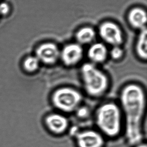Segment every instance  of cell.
<instances>
[{"instance_id":"cell-1","label":"cell","mask_w":147,"mask_h":147,"mask_svg":"<svg viewBox=\"0 0 147 147\" xmlns=\"http://www.w3.org/2000/svg\"><path fill=\"white\" fill-rule=\"evenodd\" d=\"M119 106L124 119L127 143L134 146L143 142L146 108V95L143 87L136 83L124 86L119 93Z\"/></svg>"},{"instance_id":"cell-2","label":"cell","mask_w":147,"mask_h":147,"mask_svg":"<svg viewBox=\"0 0 147 147\" xmlns=\"http://www.w3.org/2000/svg\"><path fill=\"white\" fill-rule=\"evenodd\" d=\"M95 123L98 131L105 137L115 138L123 128V116L119 104L106 102L98 107L95 113Z\"/></svg>"},{"instance_id":"cell-3","label":"cell","mask_w":147,"mask_h":147,"mask_svg":"<svg viewBox=\"0 0 147 147\" xmlns=\"http://www.w3.org/2000/svg\"><path fill=\"white\" fill-rule=\"evenodd\" d=\"M80 77L84 91L92 97H102L109 88L107 75L92 63H85L82 66Z\"/></svg>"},{"instance_id":"cell-4","label":"cell","mask_w":147,"mask_h":147,"mask_svg":"<svg viewBox=\"0 0 147 147\" xmlns=\"http://www.w3.org/2000/svg\"><path fill=\"white\" fill-rule=\"evenodd\" d=\"M83 99L80 92L69 86L58 88L51 96L52 104L60 113L74 112L82 105Z\"/></svg>"},{"instance_id":"cell-5","label":"cell","mask_w":147,"mask_h":147,"mask_svg":"<svg viewBox=\"0 0 147 147\" xmlns=\"http://www.w3.org/2000/svg\"><path fill=\"white\" fill-rule=\"evenodd\" d=\"M74 137L78 147H103L105 145V137L94 129L79 131Z\"/></svg>"},{"instance_id":"cell-6","label":"cell","mask_w":147,"mask_h":147,"mask_svg":"<svg viewBox=\"0 0 147 147\" xmlns=\"http://www.w3.org/2000/svg\"><path fill=\"white\" fill-rule=\"evenodd\" d=\"M99 33L101 38L113 46H119L123 41V34L117 24L111 21L103 22L100 25Z\"/></svg>"},{"instance_id":"cell-7","label":"cell","mask_w":147,"mask_h":147,"mask_svg":"<svg viewBox=\"0 0 147 147\" xmlns=\"http://www.w3.org/2000/svg\"><path fill=\"white\" fill-rule=\"evenodd\" d=\"M44 125L48 131L55 135H61L67 131L69 122L62 113H50L44 118Z\"/></svg>"},{"instance_id":"cell-8","label":"cell","mask_w":147,"mask_h":147,"mask_svg":"<svg viewBox=\"0 0 147 147\" xmlns=\"http://www.w3.org/2000/svg\"><path fill=\"white\" fill-rule=\"evenodd\" d=\"M84 50L80 44H70L65 46L60 53V59L66 67H73L82 59Z\"/></svg>"},{"instance_id":"cell-9","label":"cell","mask_w":147,"mask_h":147,"mask_svg":"<svg viewBox=\"0 0 147 147\" xmlns=\"http://www.w3.org/2000/svg\"><path fill=\"white\" fill-rule=\"evenodd\" d=\"M60 52L56 44L48 42L42 44L38 47L36 52V56L40 63L52 65L55 64L60 58Z\"/></svg>"},{"instance_id":"cell-10","label":"cell","mask_w":147,"mask_h":147,"mask_svg":"<svg viewBox=\"0 0 147 147\" xmlns=\"http://www.w3.org/2000/svg\"><path fill=\"white\" fill-rule=\"evenodd\" d=\"M107 47L101 43L92 44L88 50V56L92 64L102 63L107 60Z\"/></svg>"},{"instance_id":"cell-11","label":"cell","mask_w":147,"mask_h":147,"mask_svg":"<svg viewBox=\"0 0 147 147\" xmlns=\"http://www.w3.org/2000/svg\"><path fill=\"white\" fill-rule=\"evenodd\" d=\"M127 19L129 23L134 28L142 29L145 28L147 23V13L140 8L132 9L128 14Z\"/></svg>"},{"instance_id":"cell-12","label":"cell","mask_w":147,"mask_h":147,"mask_svg":"<svg viewBox=\"0 0 147 147\" xmlns=\"http://www.w3.org/2000/svg\"><path fill=\"white\" fill-rule=\"evenodd\" d=\"M96 34V32L93 28L90 27H84L80 29L76 32V39L80 44H90L94 39Z\"/></svg>"},{"instance_id":"cell-13","label":"cell","mask_w":147,"mask_h":147,"mask_svg":"<svg viewBox=\"0 0 147 147\" xmlns=\"http://www.w3.org/2000/svg\"><path fill=\"white\" fill-rule=\"evenodd\" d=\"M136 52L140 58L146 60L147 58V28L142 29L140 33L136 44Z\"/></svg>"},{"instance_id":"cell-14","label":"cell","mask_w":147,"mask_h":147,"mask_svg":"<svg viewBox=\"0 0 147 147\" xmlns=\"http://www.w3.org/2000/svg\"><path fill=\"white\" fill-rule=\"evenodd\" d=\"M40 62L36 56H31L26 58L23 64L24 71L28 73H34L39 68Z\"/></svg>"},{"instance_id":"cell-15","label":"cell","mask_w":147,"mask_h":147,"mask_svg":"<svg viewBox=\"0 0 147 147\" xmlns=\"http://www.w3.org/2000/svg\"><path fill=\"white\" fill-rule=\"evenodd\" d=\"M74 112H76V115L78 118L83 119L88 117V115H89L90 110L86 106L81 105Z\"/></svg>"},{"instance_id":"cell-16","label":"cell","mask_w":147,"mask_h":147,"mask_svg":"<svg viewBox=\"0 0 147 147\" xmlns=\"http://www.w3.org/2000/svg\"><path fill=\"white\" fill-rule=\"evenodd\" d=\"M111 55L114 60H119L123 56V50L119 46H115L111 50Z\"/></svg>"},{"instance_id":"cell-17","label":"cell","mask_w":147,"mask_h":147,"mask_svg":"<svg viewBox=\"0 0 147 147\" xmlns=\"http://www.w3.org/2000/svg\"><path fill=\"white\" fill-rule=\"evenodd\" d=\"M9 11V7L8 4L3 3L0 4V14L6 15Z\"/></svg>"},{"instance_id":"cell-18","label":"cell","mask_w":147,"mask_h":147,"mask_svg":"<svg viewBox=\"0 0 147 147\" xmlns=\"http://www.w3.org/2000/svg\"><path fill=\"white\" fill-rule=\"evenodd\" d=\"M134 147H147V144L146 143L141 142L137 145L134 146Z\"/></svg>"}]
</instances>
